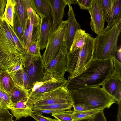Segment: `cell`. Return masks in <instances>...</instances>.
Wrapping results in <instances>:
<instances>
[{"instance_id": "6", "label": "cell", "mask_w": 121, "mask_h": 121, "mask_svg": "<svg viewBox=\"0 0 121 121\" xmlns=\"http://www.w3.org/2000/svg\"><path fill=\"white\" fill-rule=\"evenodd\" d=\"M67 81L64 77H55L45 71L43 78L28 90L29 96L27 101V105L32 109L33 103L35 99L44 93L65 86Z\"/></svg>"}, {"instance_id": "23", "label": "cell", "mask_w": 121, "mask_h": 121, "mask_svg": "<svg viewBox=\"0 0 121 121\" xmlns=\"http://www.w3.org/2000/svg\"><path fill=\"white\" fill-rule=\"evenodd\" d=\"M104 109L99 108L82 112L73 110L72 117L73 120H88L93 117L98 113L104 110Z\"/></svg>"}, {"instance_id": "10", "label": "cell", "mask_w": 121, "mask_h": 121, "mask_svg": "<svg viewBox=\"0 0 121 121\" xmlns=\"http://www.w3.org/2000/svg\"><path fill=\"white\" fill-rule=\"evenodd\" d=\"M0 49L6 54L21 55L13 41L9 24L4 16L0 17Z\"/></svg>"}, {"instance_id": "3", "label": "cell", "mask_w": 121, "mask_h": 121, "mask_svg": "<svg viewBox=\"0 0 121 121\" xmlns=\"http://www.w3.org/2000/svg\"><path fill=\"white\" fill-rule=\"evenodd\" d=\"M96 38L86 33L84 45L72 52H69L66 71L69 74L68 77L72 78L83 71L94 58Z\"/></svg>"}, {"instance_id": "9", "label": "cell", "mask_w": 121, "mask_h": 121, "mask_svg": "<svg viewBox=\"0 0 121 121\" xmlns=\"http://www.w3.org/2000/svg\"><path fill=\"white\" fill-rule=\"evenodd\" d=\"M73 103L68 91L65 86L44 93L35 99L33 106L43 104Z\"/></svg>"}, {"instance_id": "19", "label": "cell", "mask_w": 121, "mask_h": 121, "mask_svg": "<svg viewBox=\"0 0 121 121\" xmlns=\"http://www.w3.org/2000/svg\"><path fill=\"white\" fill-rule=\"evenodd\" d=\"M121 19V0H114L113 5L107 19V26L104 29L109 30Z\"/></svg>"}, {"instance_id": "13", "label": "cell", "mask_w": 121, "mask_h": 121, "mask_svg": "<svg viewBox=\"0 0 121 121\" xmlns=\"http://www.w3.org/2000/svg\"><path fill=\"white\" fill-rule=\"evenodd\" d=\"M69 10L67 13L68 18L66 32V40L68 53L73 42L76 31L81 29V26L76 21L75 16L71 4L68 5Z\"/></svg>"}, {"instance_id": "33", "label": "cell", "mask_w": 121, "mask_h": 121, "mask_svg": "<svg viewBox=\"0 0 121 121\" xmlns=\"http://www.w3.org/2000/svg\"><path fill=\"white\" fill-rule=\"evenodd\" d=\"M30 116L34 119L36 121H57L55 119L45 117L43 116L42 114L34 110L32 111Z\"/></svg>"}, {"instance_id": "49", "label": "cell", "mask_w": 121, "mask_h": 121, "mask_svg": "<svg viewBox=\"0 0 121 121\" xmlns=\"http://www.w3.org/2000/svg\"><path fill=\"white\" fill-rule=\"evenodd\" d=\"M16 121V120H15V121L13 120V119H12L11 120V121Z\"/></svg>"}, {"instance_id": "47", "label": "cell", "mask_w": 121, "mask_h": 121, "mask_svg": "<svg viewBox=\"0 0 121 121\" xmlns=\"http://www.w3.org/2000/svg\"><path fill=\"white\" fill-rule=\"evenodd\" d=\"M121 115L120 114H118L117 121H121Z\"/></svg>"}, {"instance_id": "43", "label": "cell", "mask_w": 121, "mask_h": 121, "mask_svg": "<svg viewBox=\"0 0 121 121\" xmlns=\"http://www.w3.org/2000/svg\"><path fill=\"white\" fill-rule=\"evenodd\" d=\"M23 68V66L22 63L14 65L6 71L8 72H12L19 70Z\"/></svg>"}, {"instance_id": "20", "label": "cell", "mask_w": 121, "mask_h": 121, "mask_svg": "<svg viewBox=\"0 0 121 121\" xmlns=\"http://www.w3.org/2000/svg\"><path fill=\"white\" fill-rule=\"evenodd\" d=\"M8 93L11 98V104H16L21 101L27 100L29 96L28 90L21 88L16 85Z\"/></svg>"}, {"instance_id": "41", "label": "cell", "mask_w": 121, "mask_h": 121, "mask_svg": "<svg viewBox=\"0 0 121 121\" xmlns=\"http://www.w3.org/2000/svg\"><path fill=\"white\" fill-rule=\"evenodd\" d=\"M29 20H28L27 24L26 26L25 29L23 32L24 41L23 44L25 47H26L27 44V41L29 35Z\"/></svg>"}, {"instance_id": "37", "label": "cell", "mask_w": 121, "mask_h": 121, "mask_svg": "<svg viewBox=\"0 0 121 121\" xmlns=\"http://www.w3.org/2000/svg\"><path fill=\"white\" fill-rule=\"evenodd\" d=\"M42 5L44 16H49L51 13V8L47 0H42Z\"/></svg>"}, {"instance_id": "5", "label": "cell", "mask_w": 121, "mask_h": 121, "mask_svg": "<svg viewBox=\"0 0 121 121\" xmlns=\"http://www.w3.org/2000/svg\"><path fill=\"white\" fill-rule=\"evenodd\" d=\"M20 53L23 68L28 76L30 89L44 77V63L41 55H34L26 50Z\"/></svg>"}, {"instance_id": "14", "label": "cell", "mask_w": 121, "mask_h": 121, "mask_svg": "<svg viewBox=\"0 0 121 121\" xmlns=\"http://www.w3.org/2000/svg\"><path fill=\"white\" fill-rule=\"evenodd\" d=\"M101 85L104 91L114 99L116 103L121 104V81L111 76Z\"/></svg>"}, {"instance_id": "25", "label": "cell", "mask_w": 121, "mask_h": 121, "mask_svg": "<svg viewBox=\"0 0 121 121\" xmlns=\"http://www.w3.org/2000/svg\"><path fill=\"white\" fill-rule=\"evenodd\" d=\"M73 103L63 104H43L34 106L32 110L43 109H50L66 110H71L73 107Z\"/></svg>"}, {"instance_id": "29", "label": "cell", "mask_w": 121, "mask_h": 121, "mask_svg": "<svg viewBox=\"0 0 121 121\" xmlns=\"http://www.w3.org/2000/svg\"><path fill=\"white\" fill-rule=\"evenodd\" d=\"M9 26L13 39L17 47V50L20 52L26 51L23 43L20 40L14 31L13 27L9 24Z\"/></svg>"}, {"instance_id": "38", "label": "cell", "mask_w": 121, "mask_h": 121, "mask_svg": "<svg viewBox=\"0 0 121 121\" xmlns=\"http://www.w3.org/2000/svg\"><path fill=\"white\" fill-rule=\"evenodd\" d=\"M103 110L100 112L93 117L86 121H107Z\"/></svg>"}, {"instance_id": "18", "label": "cell", "mask_w": 121, "mask_h": 121, "mask_svg": "<svg viewBox=\"0 0 121 121\" xmlns=\"http://www.w3.org/2000/svg\"><path fill=\"white\" fill-rule=\"evenodd\" d=\"M16 3L14 7V12L17 15L24 31L28 20L26 0H15Z\"/></svg>"}, {"instance_id": "12", "label": "cell", "mask_w": 121, "mask_h": 121, "mask_svg": "<svg viewBox=\"0 0 121 121\" xmlns=\"http://www.w3.org/2000/svg\"><path fill=\"white\" fill-rule=\"evenodd\" d=\"M51 8L53 29L56 28L61 22L65 14L64 10L68 5V0H47Z\"/></svg>"}, {"instance_id": "42", "label": "cell", "mask_w": 121, "mask_h": 121, "mask_svg": "<svg viewBox=\"0 0 121 121\" xmlns=\"http://www.w3.org/2000/svg\"><path fill=\"white\" fill-rule=\"evenodd\" d=\"M2 91L4 99L8 107V106L11 104V103L10 96L8 92L3 91Z\"/></svg>"}, {"instance_id": "4", "label": "cell", "mask_w": 121, "mask_h": 121, "mask_svg": "<svg viewBox=\"0 0 121 121\" xmlns=\"http://www.w3.org/2000/svg\"><path fill=\"white\" fill-rule=\"evenodd\" d=\"M121 19L110 29H104L97 35L93 59L104 60L116 57L117 43L121 31Z\"/></svg>"}, {"instance_id": "28", "label": "cell", "mask_w": 121, "mask_h": 121, "mask_svg": "<svg viewBox=\"0 0 121 121\" xmlns=\"http://www.w3.org/2000/svg\"><path fill=\"white\" fill-rule=\"evenodd\" d=\"M73 111L67 110L58 113L52 114V116L55 118L57 121H73L72 117Z\"/></svg>"}, {"instance_id": "15", "label": "cell", "mask_w": 121, "mask_h": 121, "mask_svg": "<svg viewBox=\"0 0 121 121\" xmlns=\"http://www.w3.org/2000/svg\"><path fill=\"white\" fill-rule=\"evenodd\" d=\"M41 19L40 34V50L46 48L52 29V19L51 13Z\"/></svg>"}, {"instance_id": "21", "label": "cell", "mask_w": 121, "mask_h": 121, "mask_svg": "<svg viewBox=\"0 0 121 121\" xmlns=\"http://www.w3.org/2000/svg\"><path fill=\"white\" fill-rule=\"evenodd\" d=\"M15 86L8 73L6 70L0 69V89L8 93Z\"/></svg>"}, {"instance_id": "46", "label": "cell", "mask_w": 121, "mask_h": 121, "mask_svg": "<svg viewBox=\"0 0 121 121\" xmlns=\"http://www.w3.org/2000/svg\"><path fill=\"white\" fill-rule=\"evenodd\" d=\"M117 56L118 57L117 60L120 62H121V48L120 49H117Z\"/></svg>"}, {"instance_id": "22", "label": "cell", "mask_w": 121, "mask_h": 121, "mask_svg": "<svg viewBox=\"0 0 121 121\" xmlns=\"http://www.w3.org/2000/svg\"><path fill=\"white\" fill-rule=\"evenodd\" d=\"M86 37V33L85 30L81 29L78 30L75 34L69 52H72L82 47L85 44Z\"/></svg>"}, {"instance_id": "31", "label": "cell", "mask_w": 121, "mask_h": 121, "mask_svg": "<svg viewBox=\"0 0 121 121\" xmlns=\"http://www.w3.org/2000/svg\"><path fill=\"white\" fill-rule=\"evenodd\" d=\"M40 46L39 42H30L26 50L29 53L34 55H41Z\"/></svg>"}, {"instance_id": "45", "label": "cell", "mask_w": 121, "mask_h": 121, "mask_svg": "<svg viewBox=\"0 0 121 121\" xmlns=\"http://www.w3.org/2000/svg\"><path fill=\"white\" fill-rule=\"evenodd\" d=\"M7 1L6 0H0V17L3 16L4 9Z\"/></svg>"}, {"instance_id": "39", "label": "cell", "mask_w": 121, "mask_h": 121, "mask_svg": "<svg viewBox=\"0 0 121 121\" xmlns=\"http://www.w3.org/2000/svg\"><path fill=\"white\" fill-rule=\"evenodd\" d=\"M73 107L74 109L73 110L79 112L85 111L93 109L88 106L82 104H73Z\"/></svg>"}, {"instance_id": "26", "label": "cell", "mask_w": 121, "mask_h": 121, "mask_svg": "<svg viewBox=\"0 0 121 121\" xmlns=\"http://www.w3.org/2000/svg\"><path fill=\"white\" fill-rule=\"evenodd\" d=\"M103 13L104 20L106 21L112 8L114 0H99Z\"/></svg>"}, {"instance_id": "40", "label": "cell", "mask_w": 121, "mask_h": 121, "mask_svg": "<svg viewBox=\"0 0 121 121\" xmlns=\"http://www.w3.org/2000/svg\"><path fill=\"white\" fill-rule=\"evenodd\" d=\"M34 110L41 114H53L62 112L65 111L64 110H58L50 109H40Z\"/></svg>"}, {"instance_id": "11", "label": "cell", "mask_w": 121, "mask_h": 121, "mask_svg": "<svg viewBox=\"0 0 121 121\" xmlns=\"http://www.w3.org/2000/svg\"><path fill=\"white\" fill-rule=\"evenodd\" d=\"M88 11L91 16V29L97 35H98L104 30L105 22L99 0H92Z\"/></svg>"}, {"instance_id": "2", "label": "cell", "mask_w": 121, "mask_h": 121, "mask_svg": "<svg viewBox=\"0 0 121 121\" xmlns=\"http://www.w3.org/2000/svg\"><path fill=\"white\" fill-rule=\"evenodd\" d=\"M68 92L73 104H84L93 109L109 108L116 103L114 99L99 86L80 88Z\"/></svg>"}, {"instance_id": "30", "label": "cell", "mask_w": 121, "mask_h": 121, "mask_svg": "<svg viewBox=\"0 0 121 121\" xmlns=\"http://www.w3.org/2000/svg\"><path fill=\"white\" fill-rule=\"evenodd\" d=\"M114 70L112 76L121 81V63L116 58L113 59Z\"/></svg>"}, {"instance_id": "36", "label": "cell", "mask_w": 121, "mask_h": 121, "mask_svg": "<svg viewBox=\"0 0 121 121\" xmlns=\"http://www.w3.org/2000/svg\"><path fill=\"white\" fill-rule=\"evenodd\" d=\"M92 0H75V3L81 9L88 10L90 8Z\"/></svg>"}, {"instance_id": "44", "label": "cell", "mask_w": 121, "mask_h": 121, "mask_svg": "<svg viewBox=\"0 0 121 121\" xmlns=\"http://www.w3.org/2000/svg\"><path fill=\"white\" fill-rule=\"evenodd\" d=\"M0 107L5 109H9L4 99L2 91L0 89Z\"/></svg>"}, {"instance_id": "48", "label": "cell", "mask_w": 121, "mask_h": 121, "mask_svg": "<svg viewBox=\"0 0 121 121\" xmlns=\"http://www.w3.org/2000/svg\"><path fill=\"white\" fill-rule=\"evenodd\" d=\"M73 121H81L73 120Z\"/></svg>"}, {"instance_id": "34", "label": "cell", "mask_w": 121, "mask_h": 121, "mask_svg": "<svg viewBox=\"0 0 121 121\" xmlns=\"http://www.w3.org/2000/svg\"><path fill=\"white\" fill-rule=\"evenodd\" d=\"M13 117L8 110L0 107V121H10L13 119Z\"/></svg>"}, {"instance_id": "24", "label": "cell", "mask_w": 121, "mask_h": 121, "mask_svg": "<svg viewBox=\"0 0 121 121\" xmlns=\"http://www.w3.org/2000/svg\"><path fill=\"white\" fill-rule=\"evenodd\" d=\"M16 3L15 0H7L3 15V16L6 21L13 27L14 8Z\"/></svg>"}, {"instance_id": "8", "label": "cell", "mask_w": 121, "mask_h": 121, "mask_svg": "<svg viewBox=\"0 0 121 121\" xmlns=\"http://www.w3.org/2000/svg\"><path fill=\"white\" fill-rule=\"evenodd\" d=\"M66 38L63 39L56 55L44 67L45 71L55 77H64L66 72L68 52Z\"/></svg>"}, {"instance_id": "7", "label": "cell", "mask_w": 121, "mask_h": 121, "mask_svg": "<svg viewBox=\"0 0 121 121\" xmlns=\"http://www.w3.org/2000/svg\"><path fill=\"white\" fill-rule=\"evenodd\" d=\"M67 24V20L62 21L56 28H52L45 50L42 56L45 66L56 56L63 39L66 38Z\"/></svg>"}, {"instance_id": "16", "label": "cell", "mask_w": 121, "mask_h": 121, "mask_svg": "<svg viewBox=\"0 0 121 121\" xmlns=\"http://www.w3.org/2000/svg\"><path fill=\"white\" fill-rule=\"evenodd\" d=\"M27 100L21 101L8 106L13 116L16 118V121L23 117H26L30 116L32 110L27 105Z\"/></svg>"}, {"instance_id": "27", "label": "cell", "mask_w": 121, "mask_h": 121, "mask_svg": "<svg viewBox=\"0 0 121 121\" xmlns=\"http://www.w3.org/2000/svg\"><path fill=\"white\" fill-rule=\"evenodd\" d=\"M13 27L16 35L23 44V31L18 17L15 12L14 14Z\"/></svg>"}, {"instance_id": "50", "label": "cell", "mask_w": 121, "mask_h": 121, "mask_svg": "<svg viewBox=\"0 0 121 121\" xmlns=\"http://www.w3.org/2000/svg\"></svg>"}, {"instance_id": "32", "label": "cell", "mask_w": 121, "mask_h": 121, "mask_svg": "<svg viewBox=\"0 0 121 121\" xmlns=\"http://www.w3.org/2000/svg\"><path fill=\"white\" fill-rule=\"evenodd\" d=\"M40 27L41 24L37 26L33 25L30 42H40Z\"/></svg>"}, {"instance_id": "17", "label": "cell", "mask_w": 121, "mask_h": 121, "mask_svg": "<svg viewBox=\"0 0 121 121\" xmlns=\"http://www.w3.org/2000/svg\"><path fill=\"white\" fill-rule=\"evenodd\" d=\"M8 73L16 86L28 90L30 89L29 78L23 68L13 72Z\"/></svg>"}, {"instance_id": "35", "label": "cell", "mask_w": 121, "mask_h": 121, "mask_svg": "<svg viewBox=\"0 0 121 121\" xmlns=\"http://www.w3.org/2000/svg\"><path fill=\"white\" fill-rule=\"evenodd\" d=\"M37 13L41 19L44 16L43 13L42 5V0H33Z\"/></svg>"}, {"instance_id": "1", "label": "cell", "mask_w": 121, "mask_h": 121, "mask_svg": "<svg viewBox=\"0 0 121 121\" xmlns=\"http://www.w3.org/2000/svg\"><path fill=\"white\" fill-rule=\"evenodd\" d=\"M113 59H93L79 74L73 78L68 77L65 87L70 91L101 85L113 72Z\"/></svg>"}]
</instances>
